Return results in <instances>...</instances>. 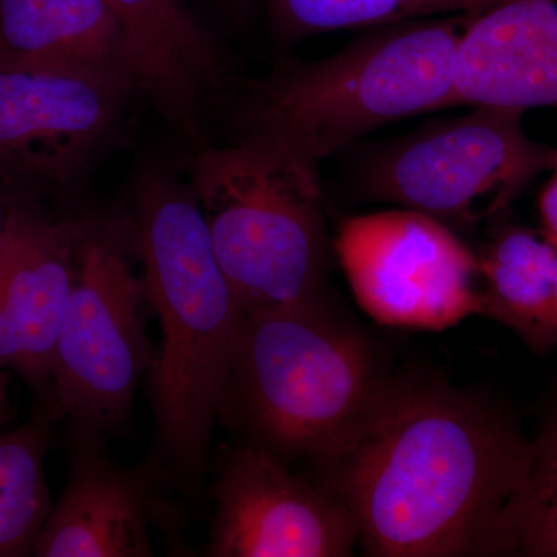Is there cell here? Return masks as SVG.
Masks as SVG:
<instances>
[{"label": "cell", "instance_id": "1", "mask_svg": "<svg viewBox=\"0 0 557 557\" xmlns=\"http://www.w3.org/2000/svg\"><path fill=\"white\" fill-rule=\"evenodd\" d=\"M525 440L490 403L448 387L388 386L357 438L322 461L369 556H490L522 486Z\"/></svg>", "mask_w": 557, "mask_h": 557}, {"label": "cell", "instance_id": "2", "mask_svg": "<svg viewBox=\"0 0 557 557\" xmlns=\"http://www.w3.org/2000/svg\"><path fill=\"white\" fill-rule=\"evenodd\" d=\"M135 245L146 299L160 318L150 370L156 449L149 463L199 491L244 309L223 273L189 186L152 172L135 190Z\"/></svg>", "mask_w": 557, "mask_h": 557}, {"label": "cell", "instance_id": "3", "mask_svg": "<svg viewBox=\"0 0 557 557\" xmlns=\"http://www.w3.org/2000/svg\"><path fill=\"white\" fill-rule=\"evenodd\" d=\"M472 16L364 28L327 57L282 60L249 84L237 138L318 166L381 127L450 108L458 44Z\"/></svg>", "mask_w": 557, "mask_h": 557}, {"label": "cell", "instance_id": "4", "mask_svg": "<svg viewBox=\"0 0 557 557\" xmlns=\"http://www.w3.org/2000/svg\"><path fill=\"white\" fill-rule=\"evenodd\" d=\"M388 384L324 295L244 311L219 421L284 460L317 463L357 438Z\"/></svg>", "mask_w": 557, "mask_h": 557}, {"label": "cell", "instance_id": "5", "mask_svg": "<svg viewBox=\"0 0 557 557\" xmlns=\"http://www.w3.org/2000/svg\"><path fill=\"white\" fill-rule=\"evenodd\" d=\"M212 248L244 311L324 295L335 256L314 164L251 138L190 163Z\"/></svg>", "mask_w": 557, "mask_h": 557}, {"label": "cell", "instance_id": "6", "mask_svg": "<svg viewBox=\"0 0 557 557\" xmlns=\"http://www.w3.org/2000/svg\"><path fill=\"white\" fill-rule=\"evenodd\" d=\"M123 242L104 223L76 220L75 281L44 412L106 435L129 424L135 394L157 359L143 314L145 287Z\"/></svg>", "mask_w": 557, "mask_h": 557}, {"label": "cell", "instance_id": "7", "mask_svg": "<svg viewBox=\"0 0 557 557\" xmlns=\"http://www.w3.org/2000/svg\"><path fill=\"white\" fill-rule=\"evenodd\" d=\"M523 115L479 106L431 121L375 150L362 166V189L443 223L496 218L555 159L556 148L527 134Z\"/></svg>", "mask_w": 557, "mask_h": 557}, {"label": "cell", "instance_id": "8", "mask_svg": "<svg viewBox=\"0 0 557 557\" xmlns=\"http://www.w3.org/2000/svg\"><path fill=\"white\" fill-rule=\"evenodd\" d=\"M335 256L358 306L380 324L437 332L480 317L478 252L423 212L395 208L347 219Z\"/></svg>", "mask_w": 557, "mask_h": 557}, {"label": "cell", "instance_id": "9", "mask_svg": "<svg viewBox=\"0 0 557 557\" xmlns=\"http://www.w3.org/2000/svg\"><path fill=\"white\" fill-rule=\"evenodd\" d=\"M134 81L78 70L0 67V182L11 203L72 185L115 134Z\"/></svg>", "mask_w": 557, "mask_h": 557}, {"label": "cell", "instance_id": "10", "mask_svg": "<svg viewBox=\"0 0 557 557\" xmlns=\"http://www.w3.org/2000/svg\"><path fill=\"white\" fill-rule=\"evenodd\" d=\"M214 471L205 556L354 555L359 533L350 509L329 487L295 474L277 454L245 442L223 450Z\"/></svg>", "mask_w": 557, "mask_h": 557}, {"label": "cell", "instance_id": "11", "mask_svg": "<svg viewBox=\"0 0 557 557\" xmlns=\"http://www.w3.org/2000/svg\"><path fill=\"white\" fill-rule=\"evenodd\" d=\"M76 220L11 203L0 239V376L16 373L44 417L75 281Z\"/></svg>", "mask_w": 557, "mask_h": 557}, {"label": "cell", "instance_id": "12", "mask_svg": "<svg viewBox=\"0 0 557 557\" xmlns=\"http://www.w3.org/2000/svg\"><path fill=\"white\" fill-rule=\"evenodd\" d=\"M106 434L73 428L69 475L51 505L33 556L150 557L152 527L172 518L156 483L160 469L126 468L106 449Z\"/></svg>", "mask_w": 557, "mask_h": 557}, {"label": "cell", "instance_id": "13", "mask_svg": "<svg viewBox=\"0 0 557 557\" xmlns=\"http://www.w3.org/2000/svg\"><path fill=\"white\" fill-rule=\"evenodd\" d=\"M557 110V0H504L458 44L450 108Z\"/></svg>", "mask_w": 557, "mask_h": 557}, {"label": "cell", "instance_id": "14", "mask_svg": "<svg viewBox=\"0 0 557 557\" xmlns=\"http://www.w3.org/2000/svg\"><path fill=\"white\" fill-rule=\"evenodd\" d=\"M119 21L137 90L197 149L205 116L222 89L223 64L207 28L183 0H104Z\"/></svg>", "mask_w": 557, "mask_h": 557}, {"label": "cell", "instance_id": "15", "mask_svg": "<svg viewBox=\"0 0 557 557\" xmlns=\"http://www.w3.org/2000/svg\"><path fill=\"white\" fill-rule=\"evenodd\" d=\"M0 67L78 70L135 83L126 38L104 0H0Z\"/></svg>", "mask_w": 557, "mask_h": 557}, {"label": "cell", "instance_id": "16", "mask_svg": "<svg viewBox=\"0 0 557 557\" xmlns=\"http://www.w3.org/2000/svg\"><path fill=\"white\" fill-rule=\"evenodd\" d=\"M480 317L493 319L533 354L557 347V248L539 231L505 225L479 255Z\"/></svg>", "mask_w": 557, "mask_h": 557}, {"label": "cell", "instance_id": "17", "mask_svg": "<svg viewBox=\"0 0 557 557\" xmlns=\"http://www.w3.org/2000/svg\"><path fill=\"white\" fill-rule=\"evenodd\" d=\"M49 418L0 432V557L33 556L51 502L46 478Z\"/></svg>", "mask_w": 557, "mask_h": 557}, {"label": "cell", "instance_id": "18", "mask_svg": "<svg viewBox=\"0 0 557 557\" xmlns=\"http://www.w3.org/2000/svg\"><path fill=\"white\" fill-rule=\"evenodd\" d=\"M490 556L557 557V416L530 442L525 479L498 519Z\"/></svg>", "mask_w": 557, "mask_h": 557}, {"label": "cell", "instance_id": "19", "mask_svg": "<svg viewBox=\"0 0 557 557\" xmlns=\"http://www.w3.org/2000/svg\"><path fill=\"white\" fill-rule=\"evenodd\" d=\"M271 16L292 38L372 28L432 17L480 14L504 0H267Z\"/></svg>", "mask_w": 557, "mask_h": 557}, {"label": "cell", "instance_id": "20", "mask_svg": "<svg viewBox=\"0 0 557 557\" xmlns=\"http://www.w3.org/2000/svg\"><path fill=\"white\" fill-rule=\"evenodd\" d=\"M548 174L547 182L539 194L537 208L539 219H541L539 233L557 248V148Z\"/></svg>", "mask_w": 557, "mask_h": 557}, {"label": "cell", "instance_id": "21", "mask_svg": "<svg viewBox=\"0 0 557 557\" xmlns=\"http://www.w3.org/2000/svg\"><path fill=\"white\" fill-rule=\"evenodd\" d=\"M10 420V403L7 395V375L0 376V428Z\"/></svg>", "mask_w": 557, "mask_h": 557}, {"label": "cell", "instance_id": "22", "mask_svg": "<svg viewBox=\"0 0 557 557\" xmlns=\"http://www.w3.org/2000/svg\"><path fill=\"white\" fill-rule=\"evenodd\" d=\"M11 200L9 193L3 188L0 182V239H2L3 231H5L7 219H9Z\"/></svg>", "mask_w": 557, "mask_h": 557}]
</instances>
